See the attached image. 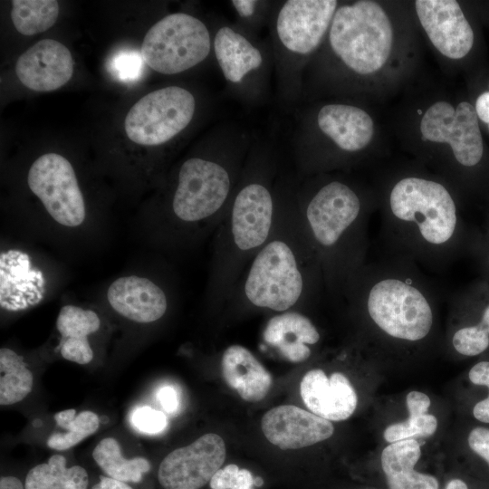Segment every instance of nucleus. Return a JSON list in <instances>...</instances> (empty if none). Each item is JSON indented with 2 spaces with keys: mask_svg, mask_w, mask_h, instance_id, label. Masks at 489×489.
Masks as SVG:
<instances>
[{
  "mask_svg": "<svg viewBox=\"0 0 489 489\" xmlns=\"http://www.w3.org/2000/svg\"><path fill=\"white\" fill-rule=\"evenodd\" d=\"M323 292L321 267L301 222L295 198L277 197L272 234L244 271L227 302L283 312Z\"/></svg>",
  "mask_w": 489,
  "mask_h": 489,
  "instance_id": "obj_1",
  "label": "nucleus"
},
{
  "mask_svg": "<svg viewBox=\"0 0 489 489\" xmlns=\"http://www.w3.org/2000/svg\"><path fill=\"white\" fill-rule=\"evenodd\" d=\"M236 179L231 161L186 159L167 202L136 222L142 238L167 254L192 248L216 231L235 196Z\"/></svg>",
  "mask_w": 489,
  "mask_h": 489,
  "instance_id": "obj_2",
  "label": "nucleus"
},
{
  "mask_svg": "<svg viewBox=\"0 0 489 489\" xmlns=\"http://www.w3.org/2000/svg\"><path fill=\"white\" fill-rule=\"evenodd\" d=\"M460 224L455 201L442 183L410 176L390 188L381 231L390 255L441 270L457 251Z\"/></svg>",
  "mask_w": 489,
  "mask_h": 489,
  "instance_id": "obj_3",
  "label": "nucleus"
},
{
  "mask_svg": "<svg viewBox=\"0 0 489 489\" xmlns=\"http://www.w3.org/2000/svg\"><path fill=\"white\" fill-rule=\"evenodd\" d=\"M436 292L406 258L389 255L367 262L347 283L341 298L363 312L368 321L389 339L417 343L435 325Z\"/></svg>",
  "mask_w": 489,
  "mask_h": 489,
  "instance_id": "obj_4",
  "label": "nucleus"
},
{
  "mask_svg": "<svg viewBox=\"0 0 489 489\" xmlns=\"http://www.w3.org/2000/svg\"><path fill=\"white\" fill-rule=\"evenodd\" d=\"M299 216L320 262L325 292L341 298L367 263L369 212L349 184L331 180L305 197H295Z\"/></svg>",
  "mask_w": 489,
  "mask_h": 489,
  "instance_id": "obj_5",
  "label": "nucleus"
},
{
  "mask_svg": "<svg viewBox=\"0 0 489 489\" xmlns=\"http://www.w3.org/2000/svg\"><path fill=\"white\" fill-rule=\"evenodd\" d=\"M26 186L41 211L23 230L66 254L98 248L110 224L95 217L87 206L72 163L57 153L38 157L30 166Z\"/></svg>",
  "mask_w": 489,
  "mask_h": 489,
  "instance_id": "obj_6",
  "label": "nucleus"
},
{
  "mask_svg": "<svg viewBox=\"0 0 489 489\" xmlns=\"http://www.w3.org/2000/svg\"><path fill=\"white\" fill-rule=\"evenodd\" d=\"M260 176L236 188L216 231L205 296L213 305L230 298L244 271L270 237L277 197Z\"/></svg>",
  "mask_w": 489,
  "mask_h": 489,
  "instance_id": "obj_7",
  "label": "nucleus"
},
{
  "mask_svg": "<svg viewBox=\"0 0 489 489\" xmlns=\"http://www.w3.org/2000/svg\"><path fill=\"white\" fill-rule=\"evenodd\" d=\"M392 37L387 14L378 3L369 0L340 6L329 30L333 53L359 74L373 73L385 64Z\"/></svg>",
  "mask_w": 489,
  "mask_h": 489,
  "instance_id": "obj_8",
  "label": "nucleus"
},
{
  "mask_svg": "<svg viewBox=\"0 0 489 489\" xmlns=\"http://www.w3.org/2000/svg\"><path fill=\"white\" fill-rule=\"evenodd\" d=\"M211 50L206 25L185 13L170 14L147 32L141 55L147 65L163 74H177L203 62Z\"/></svg>",
  "mask_w": 489,
  "mask_h": 489,
  "instance_id": "obj_9",
  "label": "nucleus"
},
{
  "mask_svg": "<svg viewBox=\"0 0 489 489\" xmlns=\"http://www.w3.org/2000/svg\"><path fill=\"white\" fill-rule=\"evenodd\" d=\"M193 94L178 86L153 91L129 110L125 122L128 138L143 146H158L180 133L194 116Z\"/></svg>",
  "mask_w": 489,
  "mask_h": 489,
  "instance_id": "obj_10",
  "label": "nucleus"
},
{
  "mask_svg": "<svg viewBox=\"0 0 489 489\" xmlns=\"http://www.w3.org/2000/svg\"><path fill=\"white\" fill-rule=\"evenodd\" d=\"M425 139L450 145L457 163L472 168L480 163L484 155L483 138L475 108L467 101L456 109L446 101L431 105L420 122Z\"/></svg>",
  "mask_w": 489,
  "mask_h": 489,
  "instance_id": "obj_11",
  "label": "nucleus"
},
{
  "mask_svg": "<svg viewBox=\"0 0 489 489\" xmlns=\"http://www.w3.org/2000/svg\"><path fill=\"white\" fill-rule=\"evenodd\" d=\"M335 0H288L275 20V34L292 56L308 55L321 43L337 10Z\"/></svg>",
  "mask_w": 489,
  "mask_h": 489,
  "instance_id": "obj_12",
  "label": "nucleus"
},
{
  "mask_svg": "<svg viewBox=\"0 0 489 489\" xmlns=\"http://www.w3.org/2000/svg\"><path fill=\"white\" fill-rule=\"evenodd\" d=\"M226 456L223 438L207 433L177 448L161 462L158 478L164 489H199L210 482Z\"/></svg>",
  "mask_w": 489,
  "mask_h": 489,
  "instance_id": "obj_13",
  "label": "nucleus"
},
{
  "mask_svg": "<svg viewBox=\"0 0 489 489\" xmlns=\"http://www.w3.org/2000/svg\"><path fill=\"white\" fill-rule=\"evenodd\" d=\"M103 296L109 307L120 317L134 323L149 324L165 316L171 293L158 279L130 273L114 279Z\"/></svg>",
  "mask_w": 489,
  "mask_h": 489,
  "instance_id": "obj_14",
  "label": "nucleus"
},
{
  "mask_svg": "<svg viewBox=\"0 0 489 489\" xmlns=\"http://www.w3.org/2000/svg\"><path fill=\"white\" fill-rule=\"evenodd\" d=\"M416 11L433 45L450 59H461L472 49L474 32L455 0H417Z\"/></svg>",
  "mask_w": 489,
  "mask_h": 489,
  "instance_id": "obj_15",
  "label": "nucleus"
},
{
  "mask_svg": "<svg viewBox=\"0 0 489 489\" xmlns=\"http://www.w3.org/2000/svg\"><path fill=\"white\" fill-rule=\"evenodd\" d=\"M261 427L267 440L283 450L312 446L330 438L334 432L331 421L292 405L268 410L263 416Z\"/></svg>",
  "mask_w": 489,
  "mask_h": 489,
  "instance_id": "obj_16",
  "label": "nucleus"
},
{
  "mask_svg": "<svg viewBox=\"0 0 489 489\" xmlns=\"http://www.w3.org/2000/svg\"><path fill=\"white\" fill-rule=\"evenodd\" d=\"M73 59L69 49L53 39H43L17 60L15 72L19 81L35 91L59 89L72 78Z\"/></svg>",
  "mask_w": 489,
  "mask_h": 489,
  "instance_id": "obj_17",
  "label": "nucleus"
},
{
  "mask_svg": "<svg viewBox=\"0 0 489 489\" xmlns=\"http://www.w3.org/2000/svg\"><path fill=\"white\" fill-rule=\"evenodd\" d=\"M300 394L311 412L329 421L349 418L358 404L350 381L338 371L330 378L321 369L307 371L300 383Z\"/></svg>",
  "mask_w": 489,
  "mask_h": 489,
  "instance_id": "obj_18",
  "label": "nucleus"
},
{
  "mask_svg": "<svg viewBox=\"0 0 489 489\" xmlns=\"http://www.w3.org/2000/svg\"><path fill=\"white\" fill-rule=\"evenodd\" d=\"M320 340V332L312 320L295 310L277 312L267 321L263 331L264 343L292 363L307 360L312 347Z\"/></svg>",
  "mask_w": 489,
  "mask_h": 489,
  "instance_id": "obj_19",
  "label": "nucleus"
},
{
  "mask_svg": "<svg viewBox=\"0 0 489 489\" xmlns=\"http://www.w3.org/2000/svg\"><path fill=\"white\" fill-rule=\"evenodd\" d=\"M319 129L346 152L366 148L374 132L371 117L363 110L348 104L324 105L318 112Z\"/></svg>",
  "mask_w": 489,
  "mask_h": 489,
  "instance_id": "obj_20",
  "label": "nucleus"
},
{
  "mask_svg": "<svg viewBox=\"0 0 489 489\" xmlns=\"http://www.w3.org/2000/svg\"><path fill=\"white\" fill-rule=\"evenodd\" d=\"M55 325L62 357L82 365L90 363L94 357L90 337L101 329L100 315L91 309L69 303L61 307Z\"/></svg>",
  "mask_w": 489,
  "mask_h": 489,
  "instance_id": "obj_21",
  "label": "nucleus"
},
{
  "mask_svg": "<svg viewBox=\"0 0 489 489\" xmlns=\"http://www.w3.org/2000/svg\"><path fill=\"white\" fill-rule=\"evenodd\" d=\"M221 371L227 386L247 402L264 399L272 387L269 371L248 349L239 344L224 350Z\"/></svg>",
  "mask_w": 489,
  "mask_h": 489,
  "instance_id": "obj_22",
  "label": "nucleus"
},
{
  "mask_svg": "<svg viewBox=\"0 0 489 489\" xmlns=\"http://www.w3.org/2000/svg\"><path fill=\"white\" fill-rule=\"evenodd\" d=\"M421 456L420 444L414 438L389 443L380 460L388 489H438L437 479L414 470Z\"/></svg>",
  "mask_w": 489,
  "mask_h": 489,
  "instance_id": "obj_23",
  "label": "nucleus"
},
{
  "mask_svg": "<svg viewBox=\"0 0 489 489\" xmlns=\"http://www.w3.org/2000/svg\"><path fill=\"white\" fill-rule=\"evenodd\" d=\"M214 53L227 82L240 83L252 71L263 63L258 48L243 34L229 26H222L214 38Z\"/></svg>",
  "mask_w": 489,
  "mask_h": 489,
  "instance_id": "obj_24",
  "label": "nucleus"
},
{
  "mask_svg": "<svg viewBox=\"0 0 489 489\" xmlns=\"http://www.w3.org/2000/svg\"><path fill=\"white\" fill-rule=\"evenodd\" d=\"M89 476L79 465L66 467V458L52 455L46 463L33 467L25 478V489H87Z\"/></svg>",
  "mask_w": 489,
  "mask_h": 489,
  "instance_id": "obj_25",
  "label": "nucleus"
},
{
  "mask_svg": "<svg viewBox=\"0 0 489 489\" xmlns=\"http://www.w3.org/2000/svg\"><path fill=\"white\" fill-rule=\"evenodd\" d=\"M92 457L107 476L124 483H139L150 469L146 458H124L120 444L112 437L102 439L94 448Z\"/></svg>",
  "mask_w": 489,
  "mask_h": 489,
  "instance_id": "obj_26",
  "label": "nucleus"
},
{
  "mask_svg": "<svg viewBox=\"0 0 489 489\" xmlns=\"http://www.w3.org/2000/svg\"><path fill=\"white\" fill-rule=\"evenodd\" d=\"M33 373L24 358L9 348L0 349V404L23 400L33 388Z\"/></svg>",
  "mask_w": 489,
  "mask_h": 489,
  "instance_id": "obj_27",
  "label": "nucleus"
},
{
  "mask_svg": "<svg viewBox=\"0 0 489 489\" xmlns=\"http://www.w3.org/2000/svg\"><path fill=\"white\" fill-rule=\"evenodd\" d=\"M10 15L18 33L34 35L55 24L59 4L55 0H13Z\"/></svg>",
  "mask_w": 489,
  "mask_h": 489,
  "instance_id": "obj_28",
  "label": "nucleus"
},
{
  "mask_svg": "<svg viewBox=\"0 0 489 489\" xmlns=\"http://www.w3.org/2000/svg\"><path fill=\"white\" fill-rule=\"evenodd\" d=\"M58 427L66 432L53 433L47 439V446L54 450H67L97 431L99 417L91 411H82L76 415L75 409H66L54 415Z\"/></svg>",
  "mask_w": 489,
  "mask_h": 489,
  "instance_id": "obj_29",
  "label": "nucleus"
},
{
  "mask_svg": "<svg viewBox=\"0 0 489 489\" xmlns=\"http://www.w3.org/2000/svg\"><path fill=\"white\" fill-rule=\"evenodd\" d=\"M436 428L437 419L434 415H409L405 421L389 425L384 430L383 436L387 442L393 443L416 437H428L434 435Z\"/></svg>",
  "mask_w": 489,
  "mask_h": 489,
  "instance_id": "obj_30",
  "label": "nucleus"
},
{
  "mask_svg": "<svg viewBox=\"0 0 489 489\" xmlns=\"http://www.w3.org/2000/svg\"><path fill=\"white\" fill-rule=\"evenodd\" d=\"M451 344L463 356H477L488 349L489 334L478 325H462L452 333Z\"/></svg>",
  "mask_w": 489,
  "mask_h": 489,
  "instance_id": "obj_31",
  "label": "nucleus"
},
{
  "mask_svg": "<svg viewBox=\"0 0 489 489\" xmlns=\"http://www.w3.org/2000/svg\"><path fill=\"white\" fill-rule=\"evenodd\" d=\"M144 63L141 53L137 51H121L111 58L110 68L120 81L133 82L142 75Z\"/></svg>",
  "mask_w": 489,
  "mask_h": 489,
  "instance_id": "obj_32",
  "label": "nucleus"
},
{
  "mask_svg": "<svg viewBox=\"0 0 489 489\" xmlns=\"http://www.w3.org/2000/svg\"><path fill=\"white\" fill-rule=\"evenodd\" d=\"M255 479L247 469L230 464L220 468L211 478V489H253Z\"/></svg>",
  "mask_w": 489,
  "mask_h": 489,
  "instance_id": "obj_33",
  "label": "nucleus"
},
{
  "mask_svg": "<svg viewBox=\"0 0 489 489\" xmlns=\"http://www.w3.org/2000/svg\"><path fill=\"white\" fill-rule=\"evenodd\" d=\"M132 426L139 432L154 435L162 432L167 426L165 415L150 407H139L131 415Z\"/></svg>",
  "mask_w": 489,
  "mask_h": 489,
  "instance_id": "obj_34",
  "label": "nucleus"
},
{
  "mask_svg": "<svg viewBox=\"0 0 489 489\" xmlns=\"http://www.w3.org/2000/svg\"><path fill=\"white\" fill-rule=\"evenodd\" d=\"M467 442L471 450L489 465V428L484 427L473 428L468 434Z\"/></svg>",
  "mask_w": 489,
  "mask_h": 489,
  "instance_id": "obj_35",
  "label": "nucleus"
},
{
  "mask_svg": "<svg viewBox=\"0 0 489 489\" xmlns=\"http://www.w3.org/2000/svg\"><path fill=\"white\" fill-rule=\"evenodd\" d=\"M406 403L409 415L419 416L427 413L431 401L425 393L412 390L407 395Z\"/></svg>",
  "mask_w": 489,
  "mask_h": 489,
  "instance_id": "obj_36",
  "label": "nucleus"
},
{
  "mask_svg": "<svg viewBox=\"0 0 489 489\" xmlns=\"http://www.w3.org/2000/svg\"><path fill=\"white\" fill-rule=\"evenodd\" d=\"M157 398L166 412L174 414L178 410L179 395L173 386L161 387L157 392Z\"/></svg>",
  "mask_w": 489,
  "mask_h": 489,
  "instance_id": "obj_37",
  "label": "nucleus"
},
{
  "mask_svg": "<svg viewBox=\"0 0 489 489\" xmlns=\"http://www.w3.org/2000/svg\"><path fill=\"white\" fill-rule=\"evenodd\" d=\"M468 378L474 385L486 387L489 390V361L484 360L474 365Z\"/></svg>",
  "mask_w": 489,
  "mask_h": 489,
  "instance_id": "obj_38",
  "label": "nucleus"
},
{
  "mask_svg": "<svg viewBox=\"0 0 489 489\" xmlns=\"http://www.w3.org/2000/svg\"><path fill=\"white\" fill-rule=\"evenodd\" d=\"M475 108L477 117L482 121L489 123V91H484L478 96Z\"/></svg>",
  "mask_w": 489,
  "mask_h": 489,
  "instance_id": "obj_39",
  "label": "nucleus"
},
{
  "mask_svg": "<svg viewBox=\"0 0 489 489\" xmlns=\"http://www.w3.org/2000/svg\"><path fill=\"white\" fill-rule=\"evenodd\" d=\"M231 3L239 15L244 18L251 17L254 14L257 5V1L254 0H233Z\"/></svg>",
  "mask_w": 489,
  "mask_h": 489,
  "instance_id": "obj_40",
  "label": "nucleus"
},
{
  "mask_svg": "<svg viewBox=\"0 0 489 489\" xmlns=\"http://www.w3.org/2000/svg\"><path fill=\"white\" fill-rule=\"evenodd\" d=\"M91 489H133L127 483L110 478L109 476H101L100 481L94 484Z\"/></svg>",
  "mask_w": 489,
  "mask_h": 489,
  "instance_id": "obj_41",
  "label": "nucleus"
},
{
  "mask_svg": "<svg viewBox=\"0 0 489 489\" xmlns=\"http://www.w3.org/2000/svg\"><path fill=\"white\" fill-rule=\"evenodd\" d=\"M473 415L480 422L489 423V397L478 401L474 408Z\"/></svg>",
  "mask_w": 489,
  "mask_h": 489,
  "instance_id": "obj_42",
  "label": "nucleus"
},
{
  "mask_svg": "<svg viewBox=\"0 0 489 489\" xmlns=\"http://www.w3.org/2000/svg\"><path fill=\"white\" fill-rule=\"evenodd\" d=\"M465 325H478L489 334V301L484 302L482 306L478 321L475 324Z\"/></svg>",
  "mask_w": 489,
  "mask_h": 489,
  "instance_id": "obj_43",
  "label": "nucleus"
},
{
  "mask_svg": "<svg viewBox=\"0 0 489 489\" xmlns=\"http://www.w3.org/2000/svg\"><path fill=\"white\" fill-rule=\"evenodd\" d=\"M0 489H25L22 482L14 476H3L0 479Z\"/></svg>",
  "mask_w": 489,
  "mask_h": 489,
  "instance_id": "obj_44",
  "label": "nucleus"
},
{
  "mask_svg": "<svg viewBox=\"0 0 489 489\" xmlns=\"http://www.w3.org/2000/svg\"><path fill=\"white\" fill-rule=\"evenodd\" d=\"M445 489H469L468 485L461 479L455 478L450 480Z\"/></svg>",
  "mask_w": 489,
  "mask_h": 489,
  "instance_id": "obj_45",
  "label": "nucleus"
},
{
  "mask_svg": "<svg viewBox=\"0 0 489 489\" xmlns=\"http://www.w3.org/2000/svg\"><path fill=\"white\" fill-rule=\"evenodd\" d=\"M488 397H489V395H488Z\"/></svg>",
  "mask_w": 489,
  "mask_h": 489,
  "instance_id": "obj_46",
  "label": "nucleus"
},
{
  "mask_svg": "<svg viewBox=\"0 0 489 489\" xmlns=\"http://www.w3.org/2000/svg\"><path fill=\"white\" fill-rule=\"evenodd\" d=\"M488 125H489V123H488Z\"/></svg>",
  "mask_w": 489,
  "mask_h": 489,
  "instance_id": "obj_47",
  "label": "nucleus"
}]
</instances>
